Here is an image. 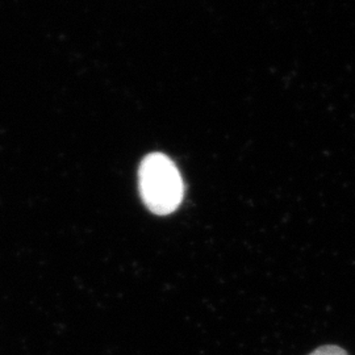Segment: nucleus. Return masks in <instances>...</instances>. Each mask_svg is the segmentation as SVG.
<instances>
[{"instance_id": "f257e3e1", "label": "nucleus", "mask_w": 355, "mask_h": 355, "mask_svg": "<svg viewBox=\"0 0 355 355\" xmlns=\"http://www.w3.org/2000/svg\"><path fill=\"white\" fill-rule=\"evenodd\" d=\"M139 190L150 212L165 216L173 214L182 203L184 184L177 166L167 155L152 153L141 162Z\"/></svg>"}, {"instance_id": "f03ea898", "label": "nucleus", "mask_w": 355, "mask_h": 355, "mask_svg": "<svg viewBox=\"0 0 355 355\" xmlns=\"http://www.w3.org/2000/svg\"><path fill=\"white\" fill-rule=\"evenodd\" d=\"M309 355H347V353L337 346H322Z\"/></svg>"}]
</instances>
